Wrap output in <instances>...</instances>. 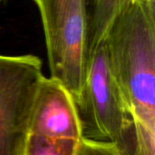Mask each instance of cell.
Here are the masks:
<instances>
[{
  "label": "cell",
  "instance_id": "cell-7",
  "mask_svg": "<svg viewBox=\"0 0 155 155\" xmlns=\"http://www.w3.org/2000/svg\"><path fill=\"white\" fill-rule=\"evenodd\" d=\"M40 12L47 54L61 26L68 0H34Z\"/></svg>",
  "mask_w": 155,
  "mask_h": 155
},
{
  "label": "cell",
  "instance_id": "cell-4",
  "mask_svg": "<svg viewBox=\"0 0 155 155\" xmlns=\"http://www.w3.org/2000/svg\"><path fill=\"white\" fill-rule=\"evenodd\" d=\"M52 77L80 100L89 57L88 0H68L65 13L47 54Z\"/></svg>",
  "mask_w": 155,
  "mask_h": 155
},
{
  "label": "cell",
  "instance_id": "cell-1",
  "mask_svg": "<svg viewBox=\"0 0 155 155\" xmlns=\"http://www.w3.org/2000/svg\"><path fill=\"white\" fill-rule=\"evenodd\" d=\"M103 43L133 118L138 155H155V0L128 5Z\"/></svg>",
  "mask_w": 155,
  "mask_h": 155
},
{
  "label": "cell",
  "instance_id": "cell-6",
  "mask_svg": "<svg viewBox=\"0 0 155 155\" xmlns=\"http://www.w3.org/2000/svg\"><path fill=\"white\" fill-rule=\"evenodd\" d=\"M136 0H88L89 54L99 46L116 17Z\"/></svg>",
  "mask_w": 155,
  "mask_h": 155
},
{
  "label": "cell",
  "instance_id": "cell-8",
  "mask_svg": "<svg viewBox=\"0 0 155 155\" xmlns=\"http://www.w3.org/2000/svg\"><path fill=\"white\" fill-rule=\"evenodd\" d=\"M80 141L29 134L22 155H76Z\"/></svg>",
  "mask_w": 155,
  "mask_h": 155
},
{
  "label": "cell",
  "instance_id": "cell-10",
  "mask_svg": "<svg viewBox=\"0 0 155 155\" xmlns=\"http://www.w3.org/2000/svg\"><path fill=\"white\" fill-rule=\"evenodd\" d=\"M3 1H5V0H0V3H1V2H3Z\"/></svg>",
  "mask_w": 155,
  "mask_h": 155
},
{
  "label": "cell",
  "instance_id": "cell-2",
  "mask_svg": "<svg viewBox=\"0 0 155 155\" xmlns=\"http://www.w3.org/2000/svg\"><path fill=\"white\" fill-rule=\"evenodd\" d=\"M76 107L83 138L114 143L121 155H138L133 118L110 70L104 43L89 54Z\"/></svg>",
  "mask_w": 155,
  "mask_h": 155
},
{
  "label": "cell",
  "instance_id": "cell-3",
  "mask_svg": "<svg viewBox=\"0 0 155 155\" xmlns=\"http://www.w3.org/2000/svg\"><path fill=\"white\" fill-rule=\"evenodd\" d=\"M43 74L31 54H0V155H22L30 134L31 114Z\"/></svg>",
  "mask_w": 155,
  "mask_h": 155
},
{
  "label": "cell",
  "instance_id": "cell-9",
  "mask_svg": "<svg viewBox=\"0 0 155 155\" xmlns=\"http://www.w3.org/2000/svg\"><path fill=\"white\" fill-rule=\"evenodd\" d=\"M76 155H121L116 145L110 142L94 141L82 138Z\"/></svg>",
  "mask_w": 155,
  "mask_h": 155
},
{
  "label": "cell",
  "instance_id": "cell-5",
  "mask_svg": "<svg viewBox=\"0 0 155 155\" xmlns=\"http://www.w3.org/2000/svg\"><path fill=\"white\" fill-rule=\"evenodd\" d=\"M30 134L80 141L81 124L72 94L54 77L44 76L34 102Z\"/></svg>",
  "mask_w": 155,
  "mask_h": 155
}]
</instances>
